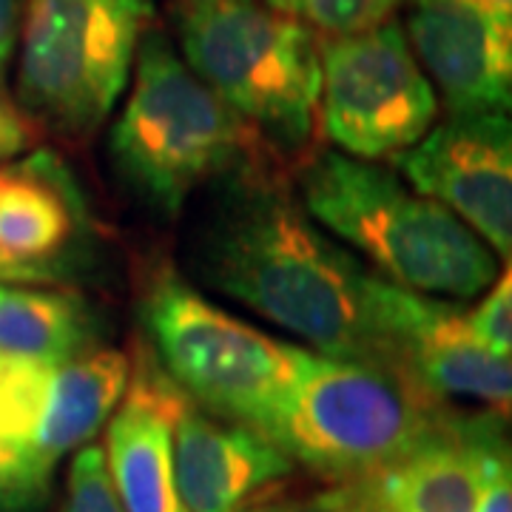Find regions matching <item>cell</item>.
Returning <instances> with one entry per match:
<instances>
[{
  "label": "cell",
  "mask_w": 512,
  "mask_h": 512,
  "mask_svg": "<svg viewBox=\"0 0 512 512\" xmlns=\"http://www.w3.org/2000/svg\"><path fill=\"white\" fill-rule=\"evenodd\" d=\"M194 271L222 296L302 339L313 353L384 365L376 276L319 228L279 180L239 171L194 237Z\"/></svg>",
  "instance_id": "obj_1"
},
{
  "label": "cell",
  "mask_w": 512,
  "mask_h": 512,
  "mask_svg": "<svg viewBox=\"0 0 512 512\" xmlns=\"http://www.w3.org/2000/svg\"><path fill=\"white\" fill-rule=\"evenodd\" d=\"M299 202L319 228L407 291L473 299L498 276V256L476 231L382 163L319 151L299 174Z\"/></svg>",
  "instance_id": "obj_2"
},
{
  "label": "cell",
  "mask_w": 512,
  "mask_h": 512,
  "mask_svg": "<svg viewBox=\"0 0 512 512\" xmlns=\"http://www.w3.org/2000/svg\"><path fill=\"white\" fill-rule=\"evenodd\" d=\"M134 63V86L111 128V163L146 205L177 217L194 191L234 171L256 134L160 32H146Z\"/></svg>",
  "instance_id": "obj_3"
},
{
  "label": "cell",
  "mask_w": 512,
  "mask_h": 512,
  "mask_svg": "<svg viewBox=\"0 0 512 512\" xmlns=\"http://www.w3.org/2000/svg\"><path fill=\"white\" fill-rule=\"evenodd\" d=\"M188 69L274 146L305 143L319 106V40L265 0H168Z\"/></svg>",
  "instance_id": "obj_4"
},
{
  "label": "cell",
  "mask_w": 512,
  "mask_h": 512,
  "mask_svg": "<svg viewBox=\"0 0 512 512\" xmlns=\"http://www.w3.org/2000/svg\"><path fill=\"white\" fill-rule=\"evenodd\" d=\"M447 430L436 399L399 370L305 350L268 439L316 476L350 481L382 473Z\"/></svg>",
  "instance_id": "obj_5"
},
{
  "label": "cell",
  "mask_w": 512,
  "mask_h": 512,
  "mask_svg": "<svg viewBox=\"0 0 512 512\" xmlns=\"http://www.w3.org/2000/svg\"><path fill=\"white\" fill-rule=\"evenodd\" d=\"M143 325L165 376L200 410L271 436L305 348L251 328L174 274L151 285Z\"/></svg>",
  "instance_id": "obj_6"
},
{
  "label": "cell",
  "mask_w": 512,
  "mask_h": 512,
  "mask_svg": "<svg viewBox=\"0 0 512 512\" xmlns=\"http://www.w3.org/2000/svg\"><path fill=\"white\" fill-rule=\"evenodd\" d=\"M151 23L154 0H26L18 35L23 111L66 137L103 126Z\"/></svg>",
  "instance_id": "obj_7"
},
{
  "label": "cell",
  "mask_w": 512,
  "mask_h": 512,
  "mask_svg": "<svg viewBox=\"0 0 512 512\" xmlns=\"http://www.w3.org/2000/svg\"><path fill=\"white\" fill-rule=\"evenodd\" d=\"M316 120L342 154L396 160L433 128L439 97L396 20L319 40Z\"/></svg>",
  "instance_id": "obj_8"
},
{
  "label": "cell",
  "mask_w": 512,
  "mask_h": 512,
  "mask_svg": "<svg viewBox=\"0 0 512 512\" xmlns=\"http://www.w3.org/2000/svg\"><path fill=\"white\" fill-rule=\"evenodd\" d=\"M404 183L441 202L495 256L512 251V131L504 111L450 114L396 157Z\"/></svg>",
  "instance_id": "obj_9"
},
{
  "label": "cell",
  "mask_w": 512,
  "mask_h": 512,
  "mask_svg": "<svg viewBox=\"0 0 512 512\" xmlns=\"http://www.w3.org/2000/svg\"><path fill=\"white\" fill-rule=\"evenodd\" d=\"M373 302L384 353L393 370L404 373L430 399H470L510 410V359L481 348L458 305L407 291L376 276Z\"/></svg>",
  "instance_id": "obj_10"
},
{
  "label": "cell",
  "mask_w": 512,
  "mask_h": 512,
  "mask_svg": "<svg viewBox=\"0 0 512 512\" xmlns=\"http://www.w3.org/2000/svg\"><path fill=\"white\" fill-rule=\"evenodd\" d=\"M407 43L450 114L510 111L512 18L470 0H407Z\"/></svg>",
  "instance_id": "obj_11"
},
{
  "label": "cell",
  "mask_w": 512,
  "mask_h": 512,
  "mask_svg": "<svg viewBox=\"0 0 512 512\" xmlns=\"http://www.w3.org/2000/svg\"><path fill=\"white\" fill-rule=\"evenodd\" d=\"M171 450L185 512H248L256 495L293 473L274 441L202 413L185 393L171 413Z\"/></svg>",
  "instance_id": "obj_12"
},
{
  "label": "cell",
  "mask_w": 512,
  "mask_h": 512,
  "mask_svg": "<svg viewBox=\"0 0 512 512\" xmlns=\"http://www.w3.org/2000/svg\"><path fill=\"white\" fill-rule=\"evenodd\" d=\"M180 393L165 373L131 376L109 419L103 456L126 512H185L171 450V413Z\"/></svg>",
  "instance_id": "obj_13"
},
{
  "label": "cell",
  "mask_w": 512,
  "mask_h": 512,
  "mask_svg": "<svg viewBox=\"0 0 512 512\" xmlns=\"http://www.w3.org/2000/svg\"><path fill=\"white\" fill-rule=\"evenodd\" d=\"M501 447L447 430L373 476L382 512H473Z\"/></svg>",
  "instance_id": "obj_14"
},
{
  "label": "cell",
  "mask_w": 512,
  "mask_h": 512,
  "mask_svg": "<svg viewBox=\"0 0 512 512\" xmlns=\"http://www.w3.org/2000/svg\"><path fill=\"white\" fill-rule=\"evenodd\" d=\"M128 379L131 362L120 350H86L57 365L35 444L40 476L49 481L63 458L86 447L109 424L126 396Z\"/></svg>",
  "instance_id": "obj_15"
},
{
  "label": "cell",
  "mask_w": 512,
  "mask_h": 512,
  "mask_svg": "<svg viewBox=\"0 0 512 512\" xmlns=\"http://www.w3.org/2000/svg\"><path fill=\"white\" fill-rule=\"evenodd\" d=\"M92 339L86 305L63 291L0 285V353L63 365Z\"/></svg>",
  "instance_id": "obj_16"
},
{
  "label": "cell",
  "mask_w": 512,
  "mask_h": 512,
  "mask_svg": "<svg viewBox=\"0 0 512 512\" xmlns=\"http://www.w3.org/2000/svg\"><path fill=\"white\" fill-rule=\"evenodd\" d=\"M55 370L52 362L0 353V453L29 501L40 498L49 484L37 470L35 444Z\"/></svg>",
  "instance_id": "obj_17"
},
{
  "label": "cell",
  "mask_w": 512,
  "mask_h": 512,
  "mask_svg": "<svg viewBox=\"0 0 512 512\" xmlns=\"http://www.w3.org/2000/svg\"><path fill=\"white\" fill-rule=\"evenodd\" d=\"M72 234L63 197L35 177L6 174L0 185V254L43 262Z\"/></svg>",
  "instance_id": "obj_18"
},
{
  "label": "cell",
  "mask_w": 512,
  "mask_h": 512,
  "mask_svg": "<svg viewBox=\"0 0 512 512\" xmlns=\"http://www.w3.org/2000/svg\"><path fill=\"white\" fill-rule=\"evenodd\" d=\"M271 9L299 20L313 35L348 37L382 26L407 0H265Z\"/></svg>",
  "instance_id": "obj_19"
},
{
  "label": "cell",
  "mask_w": 512,
  "mask_h": 512,
  "mask_svg": "<svg viewBox=\"0 0 512 512\" xmlns=\"http://www.w3.org/2000/svg\"><path fill=\"white\" fill-rule=\"evenodd\" d=\"M60 512H126L114 493L103 447L86 444L74 453L69 490Z\"/></svg>",
  "instance_id": "obj_20"
},
{
  "label": "cell",
  "mask_w": 512,
  "mask_h": 512,
  "mask_svg": "<svg viewBox=\"0 0 512 512\" xmlns=\"http://www.w3.org/2000/svg\"><path fill=\"white\" fill-rule=\"evenodd\" d=\"M464 322L481 348L495 356H512V274L510 265L495 276L490 291L478 299L476 308L464 311Z\"/></svg>",
  "instance_id": "obj_21"
},
{
  "label": "cell",
  "mask_w": 512,
  "mask_h": 512,
  "mask_svg": "<svg viewBox=\"0 0 512 512\" xmlns=\"http://www.w3.org/2000/svg\"><path fill=\"white\" fill-rule=\"evenodd\" d=\"M271 512H382L373 490V476L333 481V487L276 504Z\"/></svg>",
  "instance_id": "obj_22"
},
{
  "label": "cell",
  "mask_w": 512,
  "mask_h": 512,
  "mask_svg": "<svg viewBox=\"0 0 512 512\" xmlns=\"http://www.w3.org/2000/svg\"><path fill=\"white\" fill-rule=\"evenodd\" d=\"M37 143V123L23 111L18 97L6 89L0 74V160L18 157Z\"/></svg>",
  "instance_id": "obj_23"
},
{
  "label": "cell",
  "mask_w": 512,
  "mask_h": 512,
  "mask_svg": "<svg viewBox=\"0 0 512 512\" xmlns=\"http://www.w3.org/2000/svg\"><path fill=\"white\" fill-rule=\"evenodd\" d=\"M473 512H512V473L507 450H498L490 458L487 478Z\"/></svg>",
  "instance_id": "obj_24"
},
{
  "label": "cell",
  "mask_w": 512,
  "mask_h": 512,
  "mask_svg": "<svg viewBox=\"0 0 512 512\" xmlns=\"http://www.w3.org/2000/svg\"><path fill=\"white\" fill-rule=\"evenodd\" d=\"M23 3L26 0H0V74H3V66L9 63V57L15 52V43H18Z\"/></svg>",
  "instance_id": "obj_25"
},
{
  "label": "cell",
  "mask_w": 512,
  "mask_h": 512,
  "mask_svg": "<svg viewBox=\"0 0 512 512\" xmlns=\"http://www.w3.org/2000/svg\"><path fill=\"white\" fill-rule=\"evenodd\" d=\"M52 276L46 262H20L0 254V282H46Z\"/></svg>",
  "instance_id": "obj_26"
},
{
  "label": "cell",
  "mask_w": 512,
  "mask_h": 512,
  "mask_svg": "<svg viewBox=\"0 0 512 512\" xmlns=\"http://www.w3.org/2000/svg\"><path fill=\"white\" fill-rule=\"evenodd\" d=\"M26 504H29V498L23 495L9 461L0 453V510H18V507H26Z\"/></svg>",
  "instance_id": "obj_27"
},
{
  "label": "cell",
  "mask_w": 512,
  "mask_h": 512,
  "mask_svg": "<svg viewBox=\"0 0 512 512\" xmlns=\"http://www.w3.org/2000/svg\"><path fill=\"white\" fill-rule=\"evenodd\" d=\"M470 3L493 12L498 18H512V0H470Z\"/></svg>",
  "instance_id": "obj_28"
},
{
  "label": "cell",
  "mask_w": 512,
  "mask_h": 512,
  "mask_svg": "<svg viewBox=\"0 0 512 512\" xmlns=\"http://www.w3.org/2000/svg\"><path fill=\"white\" fill-rule=\"evenodd\" d=\"M3 177H6V171H0V185H3Z\"/></svg>",
  "instance_id": "obj_29"
}]
</instances>
